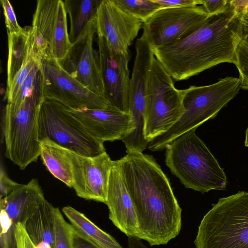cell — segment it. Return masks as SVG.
Listing matches in <instances>:
<instances>
[{
	"instance_id": "1",
	"label": "cell",
	"mask_w": 248,
	"mask_h": 248,
	"mask_svg": "<svg viewBox=\"0 0 248 248\" xmlns=\"http://www.w3.org/2000/svg\"><path fill=\"white\" fill-rule=\"evenodd\" d=\"M136 211L139 239L166 245L179 233L182 209L170 182L152 155L127 154L118 160Z\"/></svg>"
},
{
	"instance_id": "2",
	"label": "cell",
	"mask_w": 248,
	"mask_h": 248,
	"mask_svg": "<svg viewBox=\"0 0 248 248\" xmlns=\"http://www.w3.org/2000/svg\"><path fill=\"white\" fill-rule=\"evenodd\" d=\"M244 35L243 18L229 3L195 30L172 44L153 48L155 57L175 80H185L222 63H235Z\"/></svg>"
},
{
	"instance_id": "3",
	"label": "cell",
	"mask_w": 248,
	"mask_h": 248,
	"mask_svg": "<svg viewBox=\"0 0 248 248\" xmlns=\"http://www.w3.org/2000/svg\"><path fill=\"white\" fill-rule=\"evenodd\" d=\"M196 129L181 135L166 146V164L187 188L202 193L211 190H225L226 174L196 134Z\"/></svg>"
},
{
	"instance_id": "4",
	"label": "cell",
	"mask_w": 248,
	"mask_h": 248,
	"mask_svg": "<svg viewBox=\"0 0 248 248\" xmlns=\"http://www.w3.org/2000/svg\"><path fill=\"white\" fill-rule=\"evenodd\" d=\"M241 88L239 78L227 77L212 84L180 90L183 114L167 133L151 141L148 148L152 151L163 150L177 137L214 118Z\"/></svg>"
},
{
	"instance_id": "5",
	"label": "cell",
	"mask_w": 248,
	"mask_h": 248,
	"mask_svg": "<svg viewBox=\"0 0 248 248\" xmlns=\"http://www.w3.org/2000/svg\"><path fill=\"white\" fill-rule=\"evenodd\" d=\"M196 248H248V192L219 199L204 215Z\"/></svg>"
},
{
	"instance_id": "6",
	"label": "cell",
	"mask_w": 248,
	"mask_h": 248,
	"mask_svg": "<svg viewBox=\"0 0 248 248\" xmlns=\"http://www.w3.org/2000/svg\"><path fill=\"white\" fill-rule=\"evenodd\" d=\"M44 100L41 93L27 98L18 107L7 103L3 132L5 155L21 170L36 162L41 153L39 114Z\"/></svg>"
},
{
	"instance_id": "7",
	"label": "cell",
	"mask_w": 248,
	"mask_h": 248,
	"mask_svg": "<svg viewBox=\"0 0 248 248\" xmlns=\"http://www.w3.org/2000/svg\"><path fill=\"white\" fill-rule=\"evenodd\" d=\"M184 112L180 90L155 58L150 74L146 98L144 134L150 142L167 133Z\"/></svg>"
},
{
	"instance_id": "8",
	"label": "cell",
	"mask_w": 248,
	"mask_h": 248,
	"mask_svg": "<svg viewBox=\"0 0 248 248\" xmlns=\"http://www.w3.org/2000/svg\"><path fill=\"white\" fill-rule=\"evenodd\" d=\"M38 124L40 140L48 139L64 148L87 156L106 152L104 142L91 135L68 108L57 101H43Z\"/></svg>"
},
{
	"instance_id": "9",
	"label": "cell",
	"mask_w": 248,
	"mask_h": 248,
	"mask_svg": "<svg viewBox=\"0 0 248 248\" xmlns=\"http://www.w3.org/2000/svg\"><path fill=\"white\" fill-rule=\"evenodd\" d=\"M40 71V88L44 100H54L73 109L113 107L106 98L92 92L73 78L56 60H43Z\"/></svg>"
},
{
	"instance_id": "10",
	"label": "cell",
	"mask_w": 248,
	"mask_h": 248,
	"mask_svg": "<svg viewBox=\"0 0 248 248\" xmlns=\"http://www.w3.org/2000/svg\"><path fill=\"white\" fill-rule=\"evenodd\" d=\"M209 16L202 5L161 8L143 23L152 48L172 44L197 29Z\"/></svg>"
},
{
	"instance_id": "11",
	"label": "cell",
	"mask_w": 248,
	"mask_h": 248,
	"mask_svg": "<svg viewBox=\"0 0 248 248\" xmlns=\"http://www.w3.org/2000/svg\"><path fill=\"white\" fill-rule=\"evenodd\" d=\"M96 33L95 17L73 44L61 66L73 78L95 93L105 98L98 51L93 46Z\"/></svg>"
},
{
	"instance_id": "12",
	"label": "cell",
	"mask_w": 248,
	"mask_h": 248,
	"mask_svg": "<svg viewBox=\"0 0 248 248\" xmlns=\"http://www.w3.org/2000/svg\"><path fill=\"white\" fill-rule=\"evenodd\" d=\"M135 49L136 56L129 84V113L133 130L129 138L133 141H140L144 139L146 94L155 57L153 48L143 33L137 39Z\"/></svg>"
},
{
	"instance_id": "13",
	"label": "cell",
	"mask_w": 248,
	"mask_h": 248,
	"mask_svg": "<svg viewBox=\"0 0 248 248\" xmlns=\"http://www.w3.org/2000/svg\"><path fill=\"white\" fill-rule=\"evenodd\" d=\"M73 186L80 198L106 203L114 160L105 152L95 156L83 155L68 150Z\"/></svg>"
},
{
	"instance_id": "14",
	"label": "cell",
	"mask_w": 248,
	"mask_h": 248,
	"mask_svg": "<svg viewBox=\"0 0 248 248\" xmlns=\"http://www.w3.org/2000/svg\"><path fill=\"white\" fill-rule=\"evenodd\" d=\"M96 33L111 50L126 53L144 22L120 8L113 0H102L96 13Z\"/></svg>"
},
{
	"instance_id": "15",
	"label": "cell",
	"mask_w": 248,
	"mask_h": 248,
	"mask_svg": "<svg viewBox=\"0 0 248 248\" xmlns=\"http://www.w3.org/2000/svg\"><path fill=\"white\" fill-rule=\"evenodd\" d=\"M97 45L105 98L113 108L129 113V53L111 50L100 36Z\"/></svg>"
},
{
	"instance_id": "16",
	"label": "cell",
	"mask_w": 248,
	"mask_h": 248,
	"mask_svg": "<svg viewBox=\"0 0 248 248\" xmlns=\"http://www.w3.org/2000/svg\"><path fill=\"white\" fill-rule=\"evenodd\" d=\"M68 109L91 135L103 142L122 140L132 131L130 114L113 107Z\"/></svg>"
},
{
	"instance_id": "17",
	"label": "cell",
	"mask_w": 248,
	"mask_h": 248,
	"mask_svg": "<svg viewBox=\"0 0 248 248\" xmlns=\"http://www.w3.org/2000/svg\"><path fill=\"white\" fill-rule=\"evenodd\" d=\"M106 204L109 209V218L113 224L128 237L139 239L136 211L118 160H114L111 169Z\"/></svg>"
},
{
	"instance_id": "18",
	"label": "cell",
	"mask_w": 248,
	"mask_h": 248,
	"mask_svg": "<svg viewBox=\"0 0 248 248\" xmlns=\"http://www.w3.org/2000/svg\"><path fill=\"white\" fill-rule=\"evenodd\" d=\"M45 198L38 181L31 179L20 185L7 196L0 199V222L12 230L17 223L25 225Z\"/></svg>"
},
{
	"instance_id": "19",
	"label": "cell",
	"mask_w": 248,
	"mask_h": 248,
	"mask_svg": "<svg viewBox=\"0 0 248 248\" xmlns=\"http://www.w3.org/2000/svg\"><path fill=\"white\" fill-rule=\"evenodd\" d=\"M59 0H38L33 16L31 51L38 60L49 58L51 44Z\"/></svg>"
},
{
	"instance_id": "20",
	"label": "cell",
	"mask_w": 248,
	"mask_h": 248,
	"mask_svg": "<svg viewBox=\"0 0 248 248\" xmlns=\"http://www.w3.org/2000/svg\"><path fill=\"white\" fill-rule=\"evenodd\" d=\"M55 208L44 198L35 213L24 225L36 248H55Z\"/></svg>"
},
{
	"instance_id": "21",
	"label": "cell",
	"mask_w": 248,
	"mask_h": 248,
	"mask_svg": "<svg viewBox=\"0 0 248 248\" xmlns=\"http://www.w3.org/2000/svg\"><path fill=\"white\" fill-rule=\"evenodd\" d=\"M40 156L44 165L55 177L72 187L73 175L68 149L46 138L41 140Z\"/></svg>"
},
{
	"instance_id": "22",
	"label": "cell",
	"mask_w": 248,
	"mask_h": 248,
	"mask_svg": "<svg viewBox=\"0 0 248 248\" xmlns=\"http://www.w3.org/2000/svg\"><path fill=\"white\" fill-rule=\"evenodd\" d=\"M62 211L74 231L83 238L101 248H123L112 236L97 227L84 214L70 206L64 207Z\"/></svg>"
},
{
	"instance_id": "23",
	"label": "cell",
	"mask_w": 248,
	"mask_h": 248,
	"mask_svg": "<svg viewBox=\"0 0 248 248\" xmlns=\"http://www.w3.org/2000/svg\"><path fill=\"white\" fill-rule=\"evenodd\" d=\"M31 26H26L18 33H8L7 64V90L18 71L26 63L31 51Z\"/></svg>"
},
{
	"instance_id": "24",
	"label": "cell",
	"mask_w": 248,
	"mask_h": 248,
	"mask_svg": "<svg viewBox=\"0 0 248 248\" xmlns=\"http://www.w3.org/2000/svg\"><path fill=\"white\" fill-rule=\"evenodd\" d=\"M102 0H65V9L70 21L69 33L71 44L83 33L90 22L96 17Z\"/></svg>"
},
{
	"instance_id": "25",
	"label": "cell",
	"mask_w": 248,
	"mask_h": 248,
	"mask_svg": "<svg viewBox=\"0 0 248 248\" xmlns=\"http://www.w3.org/2000/svg\"><path fill=\"white\" fill-rule=\"evenodd\" d=\"M67 12L64 1L59 0L49 48V58L62 60L69 51L72 44L67 29Z\"/></svg>"
},
{
	"instance_id": "26",
	"label": "cell",
	"mask_w": 248,
	"mask_h": 248,
	"mask_svg": "<svg viewBox=\"0 0 248 248\" xmlns=\"http://www.w3.org/2000/svg\"><path fill=\"white\" fill-rule=\"evenodd\" d=\"M41 62H38L32 67L19 88L13 102L9 103L13 107H18L27 98L36 93H41Z\"/></svg>"
},
{
	"instance_id": "27",
	"label": "cell",
	"mask_w": 248,
	"mask_h": 248,
	"mask_svg": "<svg viewBox=\"0 0 248 248\" xmlns=\"http://www.w3.org/2000/svg\"><path fill=\"white\" fill-rule=\"evenodd\" d=\"M122 9L145 22L156 11L161 8L153 0H113Z\"/></svg>"
},
{
	"instance_id": "28",
	"label": "cell",
	"mask_w": 248,
	"mask_h": 248,
	"mask_svg": "<svg viewBox=\"0 0 248 248\" xmlns=\"http://www.w3.org/2000/svg\"><path fill=\"white\" fill-rule=\"evenodd\" d=\"M55 248H74L73 228L66 221L58 207H56L55 210Z\"/></svg>"
},
{
	"instance_id": "29",
	"label": "cell",
	"mask_w": 248,
	"mask_h": 248,
	"mask_svg": "<svg viewBox=\"0 0 248 248\" xmlns=\"http://www.w3.org/2000/svg\"><path fill=\"white\" fill-rule=\"evenodd\" d=\"M234 65L239 72L241 89L248 90V37L244 33L236 49Z\"/></svg>"
},
{
	"instance_id": "30",
	"label": "cell",
	"mask_w": 248,
	"mask_h": 248,
	"mask_svg": "<svg viewBox=\"0 0 248 248\" xmlns=\"http://www.w3.org/2000/svg\"><path fill=\"white\" fill-rule=\"evenodd\" d=\"M41 61L36 59L31 52L26 63L18 71L14 78L9 88L6 91L5 98L7 103H12L20 88L32 67L38 62Z\"/></svg>"
},
{
	"instance_id": "31",
	"label": "cell",
	"mask_w": 248,
	"mask_h": 248,
	"mask_svg": "<svg viewBox=\"0 0 248 248\" xmlns=\"http://www.w3.org/2000/svg\"><path fill=\"white\" fill-rule=\"evenodd\" d=\"M0 2L3 9L7 34L20 32L23 28L18 24L13 8L9 1L0 0Z\"/></svg>"
},
{
	"instance_id": "32",
	"label": "cell",
	"mask_w": 248,
	"mask_h": 248,
	"mask_svg": "<svg viewBox=\"0 0 248 248\" xmlns=\"http://www.w3.org/2000/svg\"><path fill=\"white\" fill-rule=\"evenodd\" d=\"M14 238L15 248H36L29 237L25 226L17 223L15 227Z\"/></svg>"
},
{
	"instance_id": "33",
	"label": "cell",
	"mask_w": 248,
	"mask_h": 248,
	"mask_svg": "<svg viewBox=\"0 0 248 248\" xmlns=\"http://www.w3.org/2000/svg\"><path fill=\"white\" fill-rule=\"evenodd\" d=\"M201 5L210 16L225 11L229 5V0H201Z\"/></svg>"
},
{
	"instance_id": "34",
	"label": "cell",
	"mask_w": 248,
	"mask_h": 248,
	"mask_svg": "<svg viewBox=\"0 0 248 248\" xmlns=\"http://www.w3.org/2000/svg\"><path fill=\"white\" fill-rule=\"evenodd\" d=\"M20 185L11 179L7 176L2 165H1L0 169V199L10 194Z\"/></svg>"
},
{
	"instance_id": "35",
	"label": "cell",
	"mask_w": 248,
	"mask_h": 248,
	"mask_svg": "<svg viewBox=\"0 0 248 248\" xmlns=\"http://www.w3.org/2000/svg\"><path fill=\"white\" fill-rule=\"evenodd\" d=\"M161 8L201 5V0H153Z\"/></svg>"
},
{
	"instance_id": "36",
	"label": "cell",
	"mask_w": 248,
	"mask_h": 248,
	"mask_svg": "<svg viewBox=\"0 0 248 248\" xmlns=\"http://www.w3.org/2000/svg\"><path fill=\"white\" fill-rule=\"evenodd\" d=\"M73 241L74 248H101L80 236L74 230Z\"/></svg>"
},
{
	"instance_id": "37",
	"label": "cell",
	"mask_w": 248,
	"mask_h": 248,
	"mask_svg": "<svg viewBox=\"0 0 248 248\" xmlns=\"http://www.w3.org/2000/svg\"><path fill=\"white\" fill-rule=\"evenodd\" d=\"M229 3L233 11L243 18L246 15L248 0H231Z\"/></svg>"
},
{
	"instance_id": "38",
	"label": "cell",
	"mask_w": 248,
	"mask_h": 248,
	"mask_svg": "<svg viewBox=\"0 0 248 248\" xmlns=\"http://www.w3.org/2000/svg\"><path fill=\"white\" fill-rule=\"evenodd\" d=\"M128 248H149L140 239L135 237L128 238Z\"/></svg>"
},
{
	"instance_id": "39",
	"label": "cell",
	"mask_w": 248,
	"mask_h": 248,
	"mask_svg": "<svg viewBox=\"0 0 248 248\" xmlns=\"http://www.w3.org/2000/svg\"><path fill=\"white\" fill-rule=\"evenodd\" d=\"M245 145L246 147H248V127L247 128L246 131V138L245 140Z\"/></svg>"
},
{
	"instance_id": "40",
	"label": "cell",
	"mask_w": 248,
	"mask_h": 248,
	"mask_svg": "<svg viewBox=\"0 0 248 248\" xmlns=\"http://www.w3.org/2000/svg\"><path fill=\"white\" fill-rule=\"evenodd\" d=\"M244 33L248 37V27L244 25Z\"/></svg>"
},
{
	"instance_id": "41",
	"label": "cell",
	"mask_w": 248,
	"mask_h": 248,
	"mask_svg": "<svg viewBox=\"0 0 248 248\" xmlns=\"http://www.w3.org/2000/svg\"><path fill=\"white\" fill-rule=\"evenodd\" d=\"M243 20L248 21V15H246L243 17Z\"/></svg>"
},
{
	"instance_id": "42",
	"label": "cell",
	"mask_w": 248,
	"mask_h": 248,
	"mask_svg": "<svg viewBox=\"0 0 248 248\" xmlns=\"http://www.w3.org/2000/svg\"><path fill=\"white\" fill-rule=\"evenodd\" d=\"M248 15V4L247 8V13H246V15Z\"/></svg>"
}]
</instances>
